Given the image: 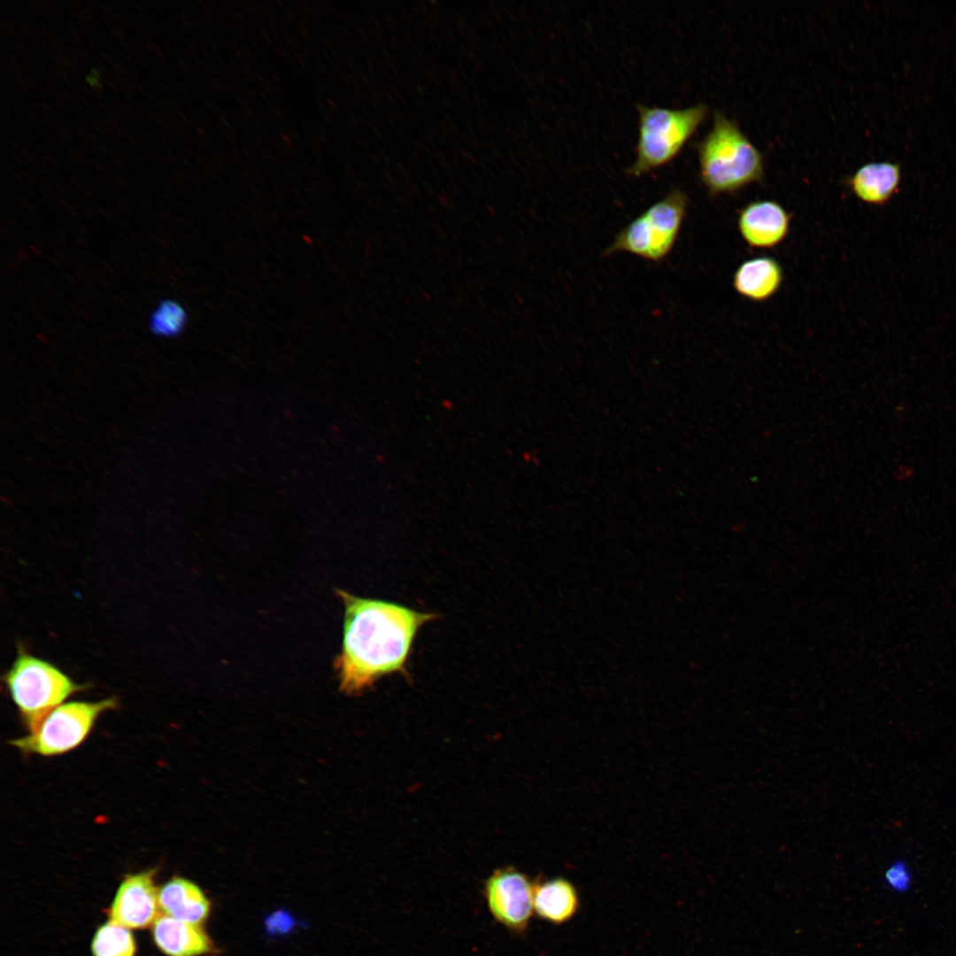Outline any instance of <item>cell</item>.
<instances>
[{
  "mask_svg": "<svg viewBox=\"0 0 956 956\" xmlns=\"http://www.w3.org/2000/svg\"><path fill=\"white\" fill-rule=\"evenodd\" d=\"M158 948L168 956H200L213 950L211 938L198 925L160 914L152 925Z\"/></svg>",
  "mask_w": 956,
  "mask_h": 956,
  "instance_id": "30bf717a",
  "label": "cell"
},
{
  "mask_svg": "<svg viewBox=\"0 0 956 956\" xmlns=\"http://www.w3.org/2000/svg\"><path fill=\"white\" fill-rule=\"evenodd\" d=\"M158 901L165 914L195 925L204 922L210 913L202 890L181 877H173L159 889Z\"/></svg>",
  "mask_w": 956,
  "mask_h": 956,
  "instance_id": "5bb4252c",
  "label": "cell"
},
{
  "mask_svg": "<svg viewBox=\"0 0 956 956\" xmlns=\"http://www.w3.org/2000/svg\"><path fill=\"white\" fill-rule=\"evenodd\" d=\"M783 281V270L774 258L760 256L741 263L734 273L736 292L752 302H764L774 297Z\"/></svg>",
  "mask_w": 956,
  "mask_h": 956,
  "instance_id": "8fae6325",
  "label": "cell"
},
{
  "mask_svg": "<svg viewBox=\"0 0 956 956\" xmlns=\"http://www.w3.org/2000/svg\"><path fill=\"white\" fill-rule=\"evenodd\" d=\"M533 904L534 912L540 919L560 925L576 914L580 898L570 881L555 877L534 883Z\"/></svg>",
  "mask_w": 956,
  "mask_h": 956,
  "instance_id": "4fadbf2b",
  "label": "cell"
},
{
  "mask_svg": "<svg viewBox=\"0 0 956 956\" xmlns=\"http://www.w3.org/2000/svg\"><path fill=\"white\" fill-rule=\"evenodd\" d=\"M883 881L892 892L906 893L913 883V874L907 862L902 859L892 861L884 871Z\"/></svg>",
  "mask_w": 956,
  "mask_h": 956,
  "instance_id": "e0dca14e",
  "label": "cell"
},
{
  "mask_svg": "<svg viewBox=\"0 0 956 956\" xmlns=\"http://www.w3.org/2000/svg\"><path fill=\"white\" fill-rule=\"evenodd\" d=\"M697 150L700 180L710 197L736 193L764 177L761 152L721 112L713 113L712 127Z\"/></svg>",
  "mask_w": 956,
  "mask_h": 956,
  "instance_id": "7a4b0ae2",
  "label": "cell"
},
{
  "mask_svg": "<svg viewBox=\"0 0 956 956\" xmlns=\"http://www.w3.org/2000/svg\"><path fill=\"white\" fill-rule=\"evenodd\" d=\"M114 698L97 702H69L48 713L29 734L11 741L23 752L42 756L63 754L79 746L98 717L116 707Z\"/></svg>",
  "mask_w": 956,
  "mask_h": 956,
  "instance_id": "8992f818",
  "label": "cell"
},
{
  "mask_svg": "<svg viewBox=\"0 0 956 956\" xmlns=\"http://www.w3.org/2000/svg\"><path fill=\"white\" fill-rule=\"evenodd\" d=\"M900 179L898 164L870 162L858 168L845 179L844 183L860 201L872 205H883L898 192Z\"/></svg>",
  "mask_w": 956,
  "mask_h": 956,
  "instance_id": "7c38bea8",
  "label": "cell"
},
{
  "mask_svg": "<svg viewBox=\"0 0 956 956\" xmlns=\"http://www.w3.org/2000/svg\"><path fill=\"white\" fill-rule=\"evenodd\" d=\"M91 950L93 956H135L136 945L129 929L110 920L96 931Z\"/></svg>",
  "mask_w": 956,
  "mask_h": 956,
  "instance_id": "9a60e30c",
  "label": "cell"
},
{
  "mask_svg": "<svg viewBox=\"0 0 956 956\" xmlns=\"http://www.w3.org/2000/svg\"><path fill=\"white\" fill-rule=\"evenodd\" d=\"M188 314L181 304L173 299H163L152 310L149 319L150 330L159 337H174L185 328Z\"/></svg>",
  "mask_w": 956,
  "mask_h": 956,
  "instance_id": "2e32d148",
  "label": "cell"
},
{
  "mask_svg": "<svg viewBox=\"0 0 956 956\" xmlns=\"http://www.w3.org/2000/svg\"><path fill=\"white\" fill-rule=\"evenodd\" d=\"M155 873V869H150L125 877L111 906V920L127 929H138L153 925L160 915L159 890L154 883Z\"/></svg>",
  "mask_w": 956,
  "mask_h": 956,
  "instance_id": "ba28073f",
  "label": "cell"
},
{
  "mask_svg": "<svg viewBox=\"0 0 956 956\" xmlns=\"http://www.w3.org/2000/svg\"><path fill=\"white\" fill-rule=\"evenodd\" d=\"M337 595L344 605L342 650L335 662L341 691L360 694L392 674L410 679L407 662L414 638L438 615L343 590Z\"/></svg>",
  "mask_w": 956,
  "mask_h": 956,
  "instance_id": "6da1fadb",
  "label": "cell"
},
{
  "mask_svg": "<svg viewBox=\"0 0 956 956\" xmlns=\"http://www.w3.org/2000/svg\"><path fill=\"white\" fill-rule=\"evenodd\" d=\"M266 923L269 931L284 933L292 928L294 921L290 914L281 911L269 916Z\"/></svg>",
  "mask_w": 956,
  "mask_h": 956,
  "instance_id": "ac0fdd59",
  "label": "cell"
},
{
  "mask_svg": "<svg viewBox=\"0 0 956 956\" xmlns=\"http://www.w3.org/2000/svg\"><path fill=\"white\" fill-rule=\"evenodd\" d=\"M791 215L778 202L767 199L746 204L737 214V228L744 243L753 249H772L787 237Z\"/></svg>",
  "mask_w": 956,
  "mask_h": 956,
  "instance_id": "9c48e42d",
  "label": "cell"
},
{
  "mask_svg": "<svg viewBox=\"0 0 956 956\" xmlns=\"http://www.w3.org/2000/svg\"><path fill=\"white\" fill-rule=\"evenodd\" d=\"M688 205V195L671 189L623 227L603 255L626 252L653 262L663 260L675 246Z\"/></svg>",
  "mask_w": 956,
  "mask_h": 956,
  "instance_id": "277c9868",
  "label": "cell"
},
{
  "mask_svg": "<svg viewBox=\"0 0 956 956\" xmlns=\"http://www.w3.org/2000/svg\"><path fill=\"white\" fill-rule=\"evenodd\" d=\"M484 896L497 921L515 934H523L534 913V883L512 867L501 868L486 880Z\"/></svg>",
  "mask_w": 956,
  "mask_h": 956,
  "instance_id": "52a82bcc",
  "label": "cell"
},
{
  "mask_svg": "<svg viewBox=\"0 0 956 956\" xmlns=\"http://www.w3.org/2000/svg\"><path fill=\"white\" fill-rule=\"evenodd\" d=\"M639 112L636 159L628 168L641 176L671 162L705 119L708 106L700 103L682 109L637 104Z\"/></svg>",
  "mask_w": 956,
  "mask_h": 956,
  "instance_id": "3957f363",
  "label": "cell"
},
{
  "mask_svg": "<svg viewBox=\"0 0 956 956\" xmlns=\"http://www.w3.org/2000/svg\"><path fill=\"white\" fill-rule=\"evenodd\" d=\"M8 692L29 731L82 686L50 663L23 651L4 676Z\"/></svg>",
  "mask_w": 956,
  "mask_h": 956,
  "instance_id": "5b68a950",
  "label": "cell"
}]
</instances>
